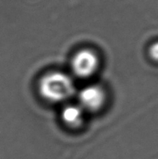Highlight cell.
Segmentation results:
<instances>
[{"label": "cell", "mask_w": 158, "mask_h": 159, "mask_svg": "<svg viewBox=\"0 0 158 159\" xmlns=\"http://www.w3.org/2000/svg\"><path fill=\"white\" fill-rule=\"evenodd\" d=\"M39 95L52 104L65 103L76 93V85L71 75L62 71H50L39 78Z\"/></svg>", "instance_id": "1"}, {"label": "cell", "mask_w": 158, "mask_h": 159, "mask_svg": "<svg viewBox=\"0 0 158 159\" xmlns=\"http://www.w3.org/2000/svg\"><path fill=\"white\" fill-rule=\"evenodd\" d=\"M100 58L94 50L82 49L72 55L70 63L71 72L80 79L94 77L100 68Z\"/></svg>", "instance_id": "2"}, {"label": "cell", "mask_w": 158, "mask_h": 159, "mask_svg": "<svg viewBox=\"0 0 158 159\" xmlns=\"http://www.w3.org/2000/svg\"><path fill=\"white\" fill-rule=\"evenodd\" d=\"M108 101V94L103 86L93 84L81 89L78 93V104L86 113H98Z\"/></svg>", "instance_id": "3"}, {"label": "cell", "mask_w": 158, "mask_h": 159, "mask_svg": "<svg viewBox=\"0 0 158 159\" xmlns=\"http://www.w3.org/2000/svg\"><path fill=\"white\" fill-rule=\"evenodd\" d=\"M87 113L78 103H67L61 111V120L65 126L72 130H78L84 127Z\"/></svg>", "instance_id": "4"}, {"label": "cell", "mask_w": 158, "mask_h": 159, "mask_svg": "<svg viewBox=\"0 0 158 159\" xmlns=\"http://www.w3.org/2000/svg\"><path fill=\"white\" fill-rule=\"evenodd\" d=\"M147 55L149 59L156 64H158V41L152 43L149 46L147 50Z\"/></svg>", "instance_id": "5"}]
</instances>
